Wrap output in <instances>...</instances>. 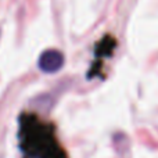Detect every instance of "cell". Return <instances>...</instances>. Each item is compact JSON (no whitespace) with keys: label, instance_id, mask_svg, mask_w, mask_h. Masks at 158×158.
Here are the masks:
<instances>
[{"label":"cell","instance_id":"obj_1","mask_svg":"<svg viewBox=\"0 0 158 158\" xmlns=\"http://www.w3.org/2000/svg\"><path fill=\"white\" fill-rule=\"evenodd\" d=\"M64 64V56L61 52L54 49L46 50L40 54L38 61V67L42 72L44 74H53V72H57L61 69Z\"/></svg>","mask_w":158,"mask_h":158}]
</instances>
